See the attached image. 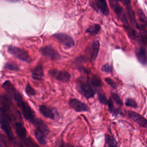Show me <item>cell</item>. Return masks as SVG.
Masks as SVG:
<instances>
[{"label":"cell","mask_w":147,"mask_h":147,"mask_svg":"<svg viewBox=\"0 0 147 147\" xmlns=\"http://www.w3.org/2000/svg\"><path fill=\"white\" fill-rule=\"evenodd\" d=\"M78 91L85 98L88 99L92 98L95 95L93 88L88 82H82L78 85Z\"/></svg>","instance_id":"5"},{"label":"cell","mask_w":147,"mask_h":147,"mask_svg":"<svg viewBox=\"0 0 147 147\" xmlns=\"http://www.w3.org/2000/svg\"><path fill=\"white\" fill-rule=\"evenodd\" d=\"M98 99L100 103H102L103 105H106L107 103V99L106 96L104 93L100 92L99 94H98Z\"/></svg>","instance_id":"31"},{"label":"cell","mask_w":147,"mask_h":147,"mask_svg":"<svg viewBox=\"0 0 147 147\" xmlns=\"http://www.w3.org/2000/svg\"><path fill=\"white\" fill-rule=\"evenodd\" d=\"M100 26L99 24H94L88 28L86 29V32L91 35H95L100 31Z\"/></svg>","instance_id":"23"},{"label":"cell","mask_w":147,"mask_h":147,"mask_svg":"<svg viewBox=\"0 0 147 147\" xmlns=\"http://www.w3.org/2000/svg\"><path fill=\"white\" fill-rule=\"evenodd\" d=\"M59 145L60 147H81V146H74L68 144H65V143H64V142H60V143L59 142Z\"/></svg>","instance_id":"34"},{"label":"cell","mask_w":147,"mask_h":147,"mask_svg":"<svg viewBox=\"0 0 147 147\" xmlns=\"http://www.w3.org/2000/svg\"><path fill=\"white\" fill-rule=\"evenodd\" d=\"M40 51L42 55L50 58L52 60H58L60 59V55L49 45L41 48Z\"/></svg>","instance_id":"8"},{"label":"cell","mask_w":147,"mask_h":147,"mask_svg":"<svg viewBox=\"0 0 147 147\" xmlns=\"http://www.w3.org/2000/svg\"><path fill=\"white\" fill-rule=\"evenodd\" d=\"M13 99H14L18 107L20 109L24 117L27 121L33 123L36 118L34 112L29 106L28 103L24 100L22 95L18 91H16Z\"/></svg>","instance_id":"2"},{"label":"cell","mask_w":147,"mask_h":147,"mask_svg":"<svg viewBox=\"0 0 147 147\" xmlns=\"http://www.w3.org/2000/svg\"><path fill=\"white\" fill-rule=\"evenodd\" d=\"M44 76V71L42 65L38 64L32 70V77L36 80H40Z\"/></svg>","instance_id":"18"},{"label":"cell","mask_w":147,"mask_h":147,"mask_svg":"<svg viewBox=\"0 0 147 147\" xmlns=\"http://www.w3.org/2000/svg\"><path fill=\"white\" fill-rule=\"evenodd\" d=\"M1 141H0V144H1Z\"/></svg>","instance_id":"37"},{"label":"cell","mask_w":147,"mask_h":147,"mask_svg":"<svg viewBox=\"0 0 147 147\" xmlns=\"http://www.w3.org/2000/svg\"><path fill=\"white\" fill-rule=\"evenodd\" d=\"M105 81L111 87H113V88H116V84L114 82V80L109 78H107L105 79Z\"/></svg>","instance_id":"33"},{"label":"cell","mask_w":147,"mask_h":147,"mask_svg":"<svg viewBox=\"0 0 147 147\" xmlns=\"http://www.w3.org/2000/svg\"><path fill=\"white\" fill-rule=\"evenodd\" d=\"M88 83L92 87L94 88H100L102 84L101 79L97 76H92Z\"/></svg>","instance_id":"22"},{"label":"cell","mask_w":147,"mask_h":147,"mask_svg":"<svg viewBox=\"0 0 147 147\" xmlns=\"http://www.w3.org/2000/svg\"><path fill=\"white\" fill-rule=\"evenodd\" d=\"M111 97L113 98V99L114 100V101L119 106H122L123 105V102L121 100V99L120 98L119 96L116 94V93H112L111 94Z\"/></svg>","instance_id":"30"},{"label":"cell","mask_w":147,"mask_h":147,"mask_svg":"<svg viewBox=\"0 0 147 147\" xmlns=\"http://www.w3.org/2000/svg\"><path fill=\"white\" fill-rule=\"evenodd\" d=\"M120 1L121 0H109V2L114 12L117 15L119 19L123 23L129 37L134 40H137L138 38L137 33L129 26L126 13H125L123 7L119 4Z\"/></svg>","instance_id":"1"},{"label":"cell","mask_w":147,"mask_h":147,"mask_svg":"<svg viewBox=\"0 0 147 147\" xmlns=\"http://www.w3.org/2000/svg\"><path fill=\"white\" fill-rule=\"evenodd\" d=\"M15 131L18 137L22 140H25L27 137V131L24 126L20 122H17L14 124Z\"/></svg>","instance_id":"15"},{"label":"cell","mask_w":147,"mask_h":147,"mask_svg":"<svg viewBox=\"0 0 147 147\" xmlns=\"http://www.w3.org/2000/svg\"><path fill=\"white\" fill-rule=\"evenodd\" d=\"M94 6L96 9L99 10L102 13L107 16L109 13V9L108 8L106 0H94Z\"/></svg>","instance_id":"13"},{"label":"cell","mask_w":147,"mask_h":147,"mask_svg":"<svg viewBox=\"0 0 147 147\" xmlns=\"http://www.w3.org/2000/svg\"><path fill=\"white\" fill-rule=\"evenodd\" d=\"M10 121L6 115L0 110V125L2 130L7 134L11 141L14 140V135L10 125Z\"/></svg>","instance_id":"4"},{"label":"cell","mask_w":147,"mask_h":147,"mask_svg":"<svg viewBox=\"0 0 147 147\" xmlns=\"http://www.w3.org/2000/svg\"><path fill=\"white\" fill-rule=\"evenodd\" d=\"M4 68L8 70H10V71H18L19 70V67L18 66L14 63H7L5 64Z\"/></svg>","instance_id":"27"},{"label":"cell","mask_w":147,"mask_h":147,"mask_svg":"<svg viewBox=\"0 0 147 147\" xmlns=\"http://www.w3.org/2000/svg\"><path fill=\"white\" fill-rule=\"evenodd\" d=\"M53 36L67 48H72L75 45V41L72 37L67 34L62 33H56Z\"/></svg>","instance_id":"7"},{"label":"cell","mask_w":147,"mask_h":147,"mask_svg":"<svg viewBox=\"0 0 147 147\" xmlns=\"http://www.w3.org/2000/svg\"><path fill=\"white\" fill-rule=\"evenodd\" d=\"M125 104L126 106L131 107H133V108H137L138 106L137 102L133 99H131V98L126 99L125 100Z\"/></svg>","instance_id":"29"},{"label":"cell","mask_w":147,"mask_h":147,"mask_svg":"<svg viewBox=\"0 0 147 147\" xmlns=\"http://www.w3.org/2000/svg\"><path fill=\"white\" fill-rule=\"evenodd\" d=\"M68 105L71 108L77 112L87 111L89 110L88 106L84 103L75 98L69 99Z\"/></svg>","instance_id":"9"},{"label":"cell","mask_w":147,"mask_h":147,"mask_svg":"<svg viewBox=\"0 0 147 147\" xmlns=\"http://www.w3.org/2000/svg\"><path fill=\"white\" fill-rule=\"evenodd\" d=\"M137 14L138 16L139 20L141 22V25L142 26H146L147 25V22H146V17L143 11L141 9H138L137 11Z\"/></svg>","instance_id":"24"},{"label":"cell","mask_w":147,"mask_h":147,"mask_svg":"<svg viewBox=\"0 0 147 147\" xmlns=\"http://www.w3.org/2000/svg\"><path fill=\"white\" fill-rule=\"evenodd\" d=\"M136 56L137 60L139 61L140 63H141L143 65L146 64V50L145 47H141L137 48L136 51Z\"/></svg>","instance_id":"14"},{"label":"cell","mask_w":147,"mask_h":147,"mask_svg":"<svg viewBox=\"0 0 147 147\" xmlns=\"http://www.w3.org/2000/svg\"><path fill=\"white\" fill-rule=\"evenodd\" d=\"M8 1H12V2H16V1H19V0H8Z\"/></svg>","instance_id":"35"},{"label":"cell","mask_w":147,"mask_h":147,"mask_svg":"<svg viewBox=\"0 0 147 147\" xmlns=\"http://www.w3.org/2000/svg\"><path fill=\"white\" fill-rule=\"evenodd\" d=\"M49 75L54 79L62 82H67L70 80L71 75L69 72L57 69H52L49 71Z\"/></svg>","instance_id":"6"},{"label":"cell","mask_w":147,"mask_h":147,"mask_svg":"<svg viewBox=\"0 0 147 147\" xmlns=\"http://www.w3.org/2000/svg\"><path fill=\"white\" fill-rule=\"evenodd\" d=\"M20 147H23V146H22V145H20Z\"/></svg>","instance_id":"36"},{"label":"cell","mask_w":147,"mask_h":147,"mask_svg":"<svg viewBox=\"0 0 147 147\" xmlns=\"http://www.w3.org/2000/svg\"><path fill=\"white\" fill-rule=\"evenodd\" d=\"M7 51L9 53L21 61L26 63H30L32 61L29 54L21 48L10 45L7 48Z\"/></svg>","instance_id":"3"},{"label":"cell","mask_w":147,"mask_h":147,"mask_svg":"<svg viewBox=\"0 0 147 147\" xmlns=\"http://www.w3.org/2000/svg\"><path fill=\"white\" fill-rule=\"evenodd\" d=\"M34 136L37 141L40 144H41V145H45L47 143V141H46L47 136L45 134L36 129L34 131Z\"/></svg>","instance_id":"20"},{"label":"cell","mask_w":147,"mask_h":147,"mask_svg":"<svg viewBox=\"0 0 147 147\" xmlns=\"http://www.w3.org/2000/svg\"><path fill=\"white\" fill-rule=\"evenodd\" d=\"M105 147H117V142L113 136L105 134Z\"/></svg>","instance_id":"21"},{"label":"cell","mask_w":147,"mask_h":147,"mask_svg":"<svg viewBox=\"0 0 147 147\" xmlns=\"http://www.w3.org/2000/svg\"><path fill=\"white\" fill-rule=\"evenodd\" d=\"M121 2L124 4V5L126 7L130 22L134 26L136 27L137 29H139V25L136 21L135 14L134 13V11L131 5V1L130 0H121Z\"/></svg>","instance_id":"10"},{"label":"cell","mask_w":147,"mask_h":147,"mask_svg":"<svg viewBox=\"0 0 147 147\" xmlns=\"http://www.w3.org/2000/svg\"><path fill=\"white\" fill-rule=\"evenodd\" d=\"M129 116L136 122L139 124L143 127H146L147 121L146 119L141 114L133 111H129L128 113Z\"/></svg>","instance_id":"11"},{"label":"cell","mask_w":147,"mask_h":147,"mask_svg":"<svg viewBox=\"0 0 147 147\" xmlns=\"http://www.w3.org/2000/svg\"><path fill=\"white\" fill-rule=\"evenodd\" d=\"M99 42L98 40H95L93 41L91 44L90 47V54H91V59L92 60H95L98 55L99 50Z\"/></svg>","instance_id":"19"},{"label":"cell","mask_w":147,"mask_h":147,"mask_svg":"<svg viewBox=\"0 0 147 147\" xmlns=\"http://www.w3.org/2000/svg\"><path fill=\"white\" fill-rule=\"evenodd\" d=\"M108 105V106H109V111L110 112L114 114V115H117V114H119V110L118 109H116L115 107H114V103L112 100V99L110 98V99L107 100V103Z\"/></svg>","instance_id":"25"},{"label":"cell","mask_w":147,"mask_h":147,"mask_svg":"<svg viewBox=\"0 0 147 147\" xmlns=\"http://www.w3.org/2000/svg\"><path fill=\"white\" fill-rule=\"evenodd\" d=\"M25 92L26 94V95L29 96H34L36 95V91H34V90L33 89V88L32 87V86L30 85V84L28 83L26 86L25 89Z\"/></svg>","instance_id":"26"},{"label":"cell","mask_w":147,"mask_h":147,"mask_svg":"<svg viewBox=\"0 0 147 147\" xmlns=\"http://www.w3.org/2000/svg\"><path fill=\"white\" fill-rule=\"evenodd\" d=\"M24 144L26 147H39L38 145H37L31 138L30 137H28L24 140Z\"/></svg>","instance_id":"28"},{"label":"cell","mask_w":147,"mask_h":147,"mask_svg":"<svg viewBox=\"0 0 147 147\" xmlns=\"http://www.w3.org/2000/svg\"><path fill=\"white\" fill-rule=\"evenodd\" d=\"M39 111L43 116L47 118L51 119H55V114L53 110L47 106L40 105L39 106Z\"/></svg>","instance_id":"16"},{"label":"cell","mask_w":147,"mask_h":147,"mask_svg":"<svg viewBox=\"0 0 147 147\" xmlns=\"http://www.w3.org/2000/svg\"><path fill=\"white\" fill-rule=\"evenodd\" d=\"M32 124L35 126L36 130H38L41 131L42 133L45 134L46 136H47L49 134L50 131L49 127L44 123V122L41 119L36 118Z\"/></svg>","instance_id":"12"},{"label":"cell","mask_w":147,"mask_h":147,"mask_svg":"<svg viewBox=\"0 0 147 147\" xmlns=\"http://www.w3.org/2000/svg\"><path fill=\"white\" fill-rule=\"evenodd\" d=\"M102 71L105 72H111L113 71V68L109 64H106L101 68Z\"/></svg>","instance_id":"32"},{"label":"cell","mask_w":147,"mask_h":147,"mask_svg":"<svg viewBox=\"0 0 147 147\" xmlns=\"http://www.w3.org/2000/svg\"><path fill=\"white\" fill-rule=\"evenodd\" d=\"M3 88L5 90L7 94V96L10 99H13L14 95L16 92V90L13 86V85L11 83L9 80L5 81L2 84Z\"/></svg>","instance_id":"17"}]
</instances>
